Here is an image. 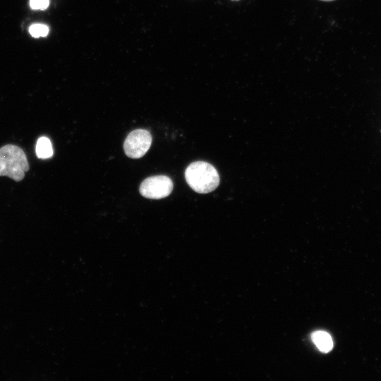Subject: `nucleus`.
Returning a JSON list of instances; mask_svg holds the SVG:
<instances>
[{"instance_id": "f257e3e1", "label": "nucleus", "mask_w": 381, "mask_h": 381, "mask_svg": "<svg viewBox=\"0 0 381 381\" xmlns=\"http://www.w3.org/2000/svg\"><path fill=\"white\" fill-rule=\"evenodd\" d=\"M185 178L189 186L199 193L212 192L219 183L216 169L203 161L191 163L186 169Z\"/></svg>"}, {"instance_id": "f03ea898", "label": "nucleus", "mask_w": 381, "mask_h": 381, "mask_svg": "<svg viewBox=\"0 0 381 381\" xmlns=\"http://www.w3.org/2000/svg\"><path fill=\"white\" fill-rule=\"evenodd\" d=\"M28 170V159L20 147L6 145L0 148V176H6L20 181Z\"/></svg>"}, {"instance_id": "7ed1b4c3", "label": "nucleus", "mask_w": 381, "mask_h": 381, "mask_svg": "<svg viewBox=\"0 0 381 381\" xmlns=\"http://www.w3.org/2000/svg\"><path fill=\"white\" fill-rule=\"evenodd\" d=\"M173 189L171 179L163 175L145 179L140 186V194L149 199H162L170 195Z\"/></svg>"}, {"instance_id": "20e7f679", "label": "nucleus", "mask_w": 381, "mask_h": 381, "mask_svg": "<svg viewBox=\"0 0 381 381\" xmlns=\"http://www.w3.org/2000/svg\"><path fill=\"white\" fill-rule=\"evenodd\" d=\"M152 140L149 131L144 129L134 130L128 135L124 141V152L130 158H140L148 151Z\"/></svg>"}, {"instance_id": "39448f33", "label": "nucleus", "mask_w": 381, "mask_h": 381, "mask_svg": "<svg viewBox=\"0 0 381 381\" xmlns=\"http://www.w3.org/2000/svg\"><path fill=\"white\" fill-rule=\"evenodd\" d=\"M311 338L320 351L326 353L332 349L333 341L327 332L324 331L315 332L312 334Z\"/></svg>"}, {"instance_id": "423d86ee", "label": "nucleus", "mask_w": 381, "mask_h": 381, "mask_svg": "<svg viewBox=\"0 0 381 381\" xmlns=\"http://www.w3.org/2000/svg\"><path fill=\"white\" fill-rule=\"evenodd\" d=\"M35 152L40 159H48L53 155L51 141L47 137H41L37 140Z\"/></svg>"}, {"instance_id": "0eeeda50", "label": "nucleus", "mask_w": 381, "mask_h": 381, "mask_svg": "<svg viewBox=\"0 0 381 381\" xmlns=\"http://www.w3.org/2000/svg\"><path fill=\"white\" fill-rule=\"evenodd\" d=\"M28 31L30 34L35 38L46 37L49 31V27L42 23H35L30 26Z\"/></svg>"}, {"instance_id": "6e6552de", "label": "nucleus", "mask_w": 381, "mask_h": 381, "mask_svg": "<svg viewBox=\"0 0 381 381\" xmlns=\"http://www.w3.org/2000/svg\"><path fill=\"white\" fill-rule=\"evenodd\" d=\"M29 4L33 10H45L49 6V0H30Z\"/></svg>"}, {"instance_id": "1a4fd4ad", "label": "nucleus", "mask_w": 381, "mask_h": 381, "mask_svg": "<svg viewBox=\"0 0 381 381\" xmlns=\"http://www.w3.org/2000/svg\"><path fill=\"white\" fill-rule=\"evenodd\" d=\"M320 1H334V0H320Z\"/></svg>"}]
</instances>
